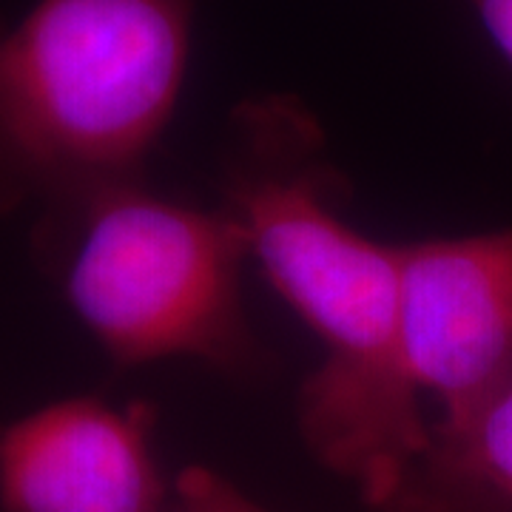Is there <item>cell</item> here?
Wrapping results in <instances>:
<instances>
[{"label":"cell","instance_id":"2","mask_svg":"<svg viewBox=\"0 0 512 512\" xmlns=\"http://www.w3.org/2000/svg\"><path fill=\"white\" fill-rule=\"evenodd\" d=\"M191 20L194 0H37L0 18V217L146 174Z\"/></svg>","mask_w":512,"mask_h":512},{"label":"cell","instance_id":"3","mask_svg":"<svg viewBox=\"0 0 512 512\" xmlns=\"http://www.w3.org/2000/svg\"><path fill=\"white\" fill-rule=\"evenodd\" d=\"M46 274L114 365L197 359L251 379L265 353L242 311L248 242L222 208L157 194L143 177L40 211Z\"/></svg>","mask_w":512,"mask_h":512},{"label":"cell","instance_id":"1","mask_svg":"<svg viewBox=\"0 0 512 512\" xmlns=\"http://www.w3.org/2000/svg\"><path fill=\"white\" fill-rule=\"evenodd\" d=\"M220 191L248 256L322 348L296 399L302 441L382 510L433 427L399 348V245L342 217L322 126L291 94L234 109Z\"/></svg>","mask_w":512,"mask_h":512},{"label":"cell","instance_id":"7","mask_svg":"<svg viewBox=\"0 0 512 512\" xmlns=\"http://www.w3.org/2000/svg\"><path fill=\"white\" fill-rule=\"evenodd\" d=\"M177 484V507L174 512H268L256 501L222 478L214 470L191 467L174 478Z\"/></svg>","mask_w":512,"mask_h":512},{"label":"cell","instance_id":"6","mask_svg":"<svg viewBox=\"0 0 512 512\" xmlns=\"http://www.w3.org/2000/svg\"><path fill=\"white\" fill-rule=\"evenodd\" d=\"M379 512H512V376L430 427V441Z\"/></svg>","mask_w":512,"mask_h":512},{"label":"cell","instance_id":"5","mask_svg":"<svg viewBox=\"0 0 512 512\" xmlns=\"http://www.w3.org/2000/svg\"><path fill=\"white\" fill-rule=\"evenodd\" d=\"M154 410L74 396L0 430V512H174Z\"/></svg>","mask_w":512,"mask_h":512},{"label":"cell","instance_id":"8","mask_svg":"<svg viewBox=\"0 0 512 512\" xmlns=\"http://www.w3.org/2000/svg\"><path fill=\"white\" fill-rule=\"evenodd\" d=\"M498 55L512 69V0H467Z\"/></svg>","mask_w":512,"mask_h":512},{"label":"cell","instance_id":"4","mask_svg":"<svg viewBox=\"0 0 512 512\" xmlns=\"http://www.w3.org/2000/svg\"><path fill=\"white\" fill-rule=\"evenodd\" d=\"M399 348L421 404L450 421L512 376V231L399 245Z\"/></svg>","mask_w":512,"mask_h":512}]
</instances>
